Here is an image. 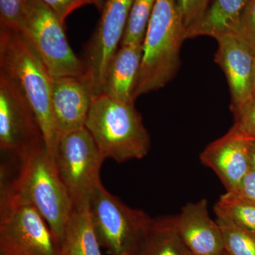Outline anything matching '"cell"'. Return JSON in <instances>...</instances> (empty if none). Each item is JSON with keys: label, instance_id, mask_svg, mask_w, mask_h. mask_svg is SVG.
I'll list each match as a JSON object with an SVG mask.
<instances>
[{"label": "cell", "instance_id": "obj_1", "mask_svg": "<svg viewBox=\"0 0 255 255\" xmlns=\"http://www.w3.org/2000/svg\"><path fill=\"white\" fill-rule=\"evenodd\" d=\"M0 71L17 85L31 107L47 152L54 161L58 138L52 110V78L21 32L0 28Z\"/></svg>", "mask_w": 255, "mask_h": 255}, {"label": "cell", "instance_id": "obj_2", "mask_svg": "<svg viewBox=\"0 0 255 255\" xmlns=\"http://www.w3.org/2000/svg\"><path fill=\"white\" fill-rule=\"evenodd\" d=\"M186 26L177 0H156L143 43L134 100L157 91L175 77Z\"/></svg>", "mask_w": 255, "mask_h": 255}, {"label": "cell", "instance_id": "obj_3", "mask_svg": "<svg viewBox=\"0 0 255 255\" xmlns=\"http://www.w3.org/2000/svg\"><path fill=\"white\" fill-rule=\"evenodd\" d=\"M16 157V176L10 182L1 179V184L34 206L48 223L58 245L73 206L54 161L45 145Z\"/></svg>", "mask_w": 255, "mask_h": 255}, {"label": "cell", "instance_id": "obj_4", "mask_svg": "<svg viewBox=\"0 0 255 255\" xmlns=\"http://www.w3.org/2000/svg\"><path fill=\"white\" fill-rule=\"evenodd\" d=\"M85 128L106 159L124 162L143 158L150 149V137L134 104L107 95L94 97Z\"/></svg>", "mask_w": 255, "mask_h": 255}, {"label": "cell", "instance_id": "obj_5", "mask_svg": "<svg viewBox=\"0 0 255 255\" xmlns=\"http://www.w3.org/2000/svg\"><path fill=\"white\" fill-rule=\"evenodd\" d=\"M0 255H59L48 223L34 206L1 184Z\"/></svg>", "mask_w": 255, "mask_h": 255}, {"label": "cell", "instance_id": "obj_6", "mask_svg": "<svg viewBox=\"0 0 255 255\" xmlns=\"http://www.w3.org/2000/svg\"><path fill=\"white\" fill-rule=\"evenodd\" d=\"M90 216L101 246L110 255H136L152 219L126 205L100 183L90 198Z\"/></svg>", "mask_w": 255, "mask_h": 255}, {"label": "cell", "instance_id": "obj_7", "mask_svg": "<svg viewBox=\"0 0 255 255\" xmlns=\"http://www.w3.org/2000/svg\"><path fill=\"white\" fill-rule=\"evenodd\" d=\"M64 23L40 0H27L20 32L33 47L51 78L85 75V64L72 50Z\"/></svg>", "mask_w": 255, "mask_h": 255}, {"label": "cell", "instance_id": "obj_8", "mask_svg": "<svg viewBox=\"0 0 255 255\" xmlns=\"http://www.w3.org/2000/svg\"><path fill=\"white\" fill-rule=\"evenodd\" d=\"M106 159L86 128L60 137L54 163L73 202V209L90 204L100 184V171Z\"/></svg>", "mask_w": 255, "mask_h": 255}, {"label": "cell", "instance_id": "obj_9", "mask_svg": "<svg viewBox=\"0 0 255 255\" xmlns=\"http://www.w3.org/2000/svg\"><path fill=\"white\" fill-rule=\"evenodd\" d=\"M132 0H105L98 24L86 50L84 78L94 97L102 95L111 60L122 43Z\"/></svg>", "mask_w": 255, "mask_h": 255}, {"label": "cell", "instance_id": "obj_10", "mask_svg": "<svg viewBox=\"0 0 255 255\" xmlns=\"http://www.w3.org/2000/svg\"><path fill=\"white\" fill-rule=\"evenodd\" d=\"M43 145L41 128L31 107L17 85L0 71V148L17 157Z\"/></svg>", "mask_w": 255, "mask_h": 255}, {"label": "cell", "instance_id": "obj_11", "mask_svg": "<svg viewBox=\"0 0 255 255\" xmlns=\"http://www.w3.org/2000/svg\"><path fill=\"white\" fill-rule=\"evenodd\" d=\"M94 95L84 77L51 78V105L58 138L85 127Z\"/></svg>", "mask_w": 255, "mask_h": 255}, {"label": "cell", "instance_id": "obj_12", "mask_svg": "<svg viewBox=\"0 0 255 255\" xmlns=\"http://www.w3.org/2000/svg\"><path fill=\"white\" fill-rule=\"evenodd\" d=\"M200 159L217 174L227 192L237 191L251 169L247 140L232 128L210 143L201 152Z\"/></svg>", "mask_w": 255, "mask_h": 255}, {"label": "cell", "instance_id": "obj_13", "mask_svg": "<svg viewBox=\"0 0 255 255\" xmlns=\"http://www.w3.org/2000/svg\"><path fill=\"white\" fill-rule=\"evenodd\" d=\"M208 205L205 199L189 203L174 216L176 229L191 255L225 253L221 228L210 216Z\"/></svg>", "mask_w": 255, "mask_h": 255}, {"label": "cell", "instance_id": "obj_14", "mask_svg": "<svg viewBox=\"0 0 255 255\" xmlns=\"http://www.w3.org/2000/svg\"><path fill=\"white\" fill-rule=\"evenodd\" d=\"M216 41L215 62L226 75L231 92V109L236 110L253 98L255 55L237 36L221 37Z\"/></svg>", "mask_w": 255, "mask_h": 255}, {"label": "cell", "instance_id": "obj_15", "mask_svg": "<svg viewBox=\"0 0 255 255\" xmlns=\"http://www.w3.org/2000/svg\"><path fill=\"white\" fill-rule=\"evenodd\" d=\"M142 53V43L120 46L109 65L102 94L119 102L134 104Z\"/></svg>", "mask_w": 255, "mask_h": 255}, {"label": "cell", "instance_id": "obj_16", "mask_svg": "<svg viewBox=\"0 0 255 255\" xmlns=\"http://www.w3.org/2000/svg\"><path fill=\"white\" fill-rule=\"evenodd\" d=\"M250 0H214L198 21L186 28L185 40L237 36L242 15Z\"/></svg>", "mask_w": 255, "mask_h": 255}, {"label": "cell", "instance_id": "obj_17", "mask_svg": "<svg viewBox=\"0 0 255 255\" xmlns=\"http://www.w3.org/2000/svg\"><path fill=\"white\" fill-rule=\"evenodd\" d=\"M89 206L73 209L58 243L59 255H102Z\"/></svg>", "mask_w": 255, "mask_h": 255}, {"label": "cell", "instance_id": "obj_18", "mask_svg": "<svg viewBox=\"0 0 255 255\" xmlns=\"http://www.w3.org/2000/svg\"><path fill=\"white\" fill-rule=\"evenodd\" d=\"M136 255H191L175 227L174 216L152 219Z\"/></svg>", "mask_w": 255, "mask_h": 255}, {"label": "cell", "instance_id": "obj_19", "mask_svg": "<svg viewBox=\"0 0 255 255\" xmlns=\"http://www.w3.org/2000/svg\"><path fill=\"white\" fill-rule=\"evenodd\" d=\"M216 216L226 218L255 237V204L233 194L226 192L214 207Z\"/></svg>", "mask_w": 255, "mask_h": 255}, {"label": "cell", "instance_id": "obj_20", "mask_svg": "<svg viewBox=\"0 0 255 255\" xmlns=\"http://www.w3.org/2000/svg\"><path fill=\"white\" fill-rule=\"evenodd\" d=\"M228 255H255V237L226 218L216 216Z\"/></svg>", "mask_w": 255, "mask_h": 255}, {"label": "cell", "instance_id": "obj_21", "mask_svg": "<svg viewBox=\"0 0 255 255\" xmlns=\"http://www.w3.org/2000/svg\"><path fill=\"white\" fill-rule=\"evenodd\" d=\"M156 0H132L122 45L143 43Z\"/></svg>", "mask_w": 255, "mask_h": 255}, {"label": "cell", "instance_id": "obj_22", "mask_svg": "<svg viewBox=\"0 0 255 255\" xmlns=\"http://www.w3.org/2000/svg\"><path fill=\"white\" fill-rule=\"evenodd\" d=\"M26 7L27 0H0V28L20 31Z\"/></svg>", "mask_w": 255, "mask_h": 255}, {"label": "cell", "instance_id": "obj_23", "mask_svg": "<svg viewBox=\"0 0 255 255\" xmlns=\"http://www.w3.org/2000/svg\"><path fill=\"white\" fill-rule=\"evenodd\" d=\"M235 123L231 128L247 139H255V97L236 110Z\"/></svg>", "mask_w": 255, "mask_h": 255}, {"label": "cell", "instance_id": "obj_24", "mask_svg": "<svg viewBox=\"0 0 255 255\" xmlns=\"http://www.w3.org/2000/svg\"><path fill=\"white\" fill-rule=\"evenodd\" d=\"M237 37L255 55V0H250L245 8Z\"/></svg>", "mask_w": 255, "mask_h": 255}, {"label": "cell", "instance_id": "obj_25", "mask_svg": "<svg viewBox=\"0 0 255 255\" xmlns=\"http://www.w3.org/2000/svg\"><path fill=\"white\" fill-rule=\"evenodd\" d=\"M186 28L201 18L209 6L210 0H177Z\"/></svg>", "mask_w": 255, "mask_h": 255}, {"label": "cell", "instance_id": "obj_26", "mask_svg": "<svg viewBox=\"0 0 255 255\" xmlns=\"http://www.w3.org/2000/svg\"><path fill=\"white\" fill-rule=\"evenodd\" d=\"M48 6L65 24L67 18L82 6L92 4L91 0H40Z\"/></svg>", "mask_w": 255, "mask_h": 255}, {"label": "cell", "instance_id": "obj_27", "mask_svg": "<svg viewBox=\"0 0 255 255\" xmlns=\"http://www.w3.org/2000/svg\"><path fill=\"white\" fill-rule=\"evenodd\" d=\"M241 199L255 204V169L251 167L237 191L233 193Z\"/></svg>", "mask_w": 255, "mask_h": 255}, {"label": "cell", "instance_id": "obj_28", "mask_svg": "<svg viewBox=\"0 0 255 255\" xmlns=\"http://www.w3.org/2000/svg\"><path fill=\"white\" fill-rule=\"evenodd\" d=\"M251 167L255 169V139H247Z\"/></svg>", "mask_w": 255, "mask_h": 255}, {"label": "cell", "instance_id": "obj_29", "mask_svg": "<svg viewBox=\"0 0 255 255\" xmlns=\"http://www.w3.org/2000/svg\"><path fill=\"white\" fill-rule=\"evenodd\" d=\"M92 4L95 5L96 8L100 11H102L105 5V0H91Z\"/></svg>", "mask_w": 255, "mask_h": 255}, {"label": "cell", "instance_id": "obj_30", "mask_svg": "<svg viewBox=\"0 0 255 255\" xmlns=\"http://www.w3.org/2000/svg\"><path fill=\"white\" fill-rule=\"evenodd\" d=\"M253 97H255V55H254V61H253Z\"/></svg>", "mask_w": 255, "mask_h": 255}, {"label": "cell", "instance_id": "obj_31", "mask_svg": "<svg viewBox=\"0 0 255 255\" xmlns=\"http://www.w3.org/2000/svg\"><path fill=\"white\" fill-rule=\"evenodd\" d=\"M222 255H228L227 253H226V252H225L224 253H223V254Z\"/></svg>", "mask_w": 255, "mask_h": 255}]
</instances>
